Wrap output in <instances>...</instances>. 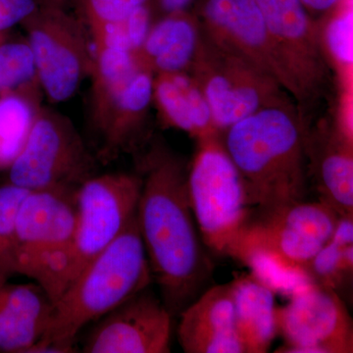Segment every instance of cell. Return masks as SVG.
Wrapping results in <instances>:
<instances>
[{
    "label": "cell",
    "mask_w": 353,
    "mask_h": 353,
    "mask_svg": "<svg viewBox=\"0 0 353 353\" xmlns=\"http://www.w3.org/2000/svg\"><path fill=\"white\" fill-rule=\"evenodd\" d=\"M143 180L139 174L90 176L76 192L77 221L65 254L54 301L136 215Z\"/></svg>",
    "instance_id": "8"
},
{
    "label": "cell",
    "mask_w": 353,
    "mask_h": 353,
    "mask_svg": "<svg viewBox=\"0 0 353 353\" xmlns=\"http://www.w3.org/2000/svg\"><path fill=\"white\" fill-rule=\"evenodd\" d=\"M307 124L296 104L273 106L239 121L221 134L257 212L304 201L308 171Z\"/></svg>",
    "instance_id": "2"
},
{
    "label": "cell",
    "mask_w": 353,
    "mask_h": 353,
    "mask_svg": "<svg viewBox=\"0 0 353 353\" xmlns=\"http://www.w3.org/2000/svg\"><path fill=\"white\" fill-rule=\"evenodd\" d=\"M201 36L196 14L188 10L164 15L137 53L139 64L153 73H179L189 69Z\"/></svg>",
    "instance_id": "20"
},
{
    "label": "cell",
    "mask_w": 353,
    "mask_h": 353,
    "mask_svg": "<svg viewBox=\"0 0 353 353\" xmlns=\"http://www.w3.org/2000/svg\"><path fill=\"white\" fill-rule=\"evenodd\" d=\"M196 15L208 38L259 67L284 88L256 0H201Z\"/></svg>",
    "instance_id": "15"
},
{
    "label": "cell",
    "mask_w": 353,
    "mask_h": 353,
    "mask_svg": "<svg viewBox=\"0 0 353 353\" xmlns=\"http://www.w3.org/2000/svg\"><path fill=\"white\" fill-rule=\"evenodd\" d=\"M323 43L339 72L352 65V1L341 2L334 11L319 22Z\"/></svg>",
    "instance_id": "26"
},
{
    "label": "cell",
    "mask_w": 353,
    "mask_h": 353,
    "mask_svg": "<svg viewBox=\"0 0 353 353\" xmlns=\"http://www.w3.org/2000/svg\"><path fill=\"white\" fill-rule=\"evenodd\" d=\"M229 285L245 353H266L278 334L274 290L253 273L236 276Z\"/></svg>",
    "instance_id": "19"
},
{
    "label": "cell",
    "mask_w": 353,
    "mask_h": 353,
    "mask_svg": "<svg viewBox=\"0 0 353 353\" xmlns=\"http://www.w3.org/2000/svg\"><path fill=\"white\" fill-rule=\"evenodd\" d=\"M280 353H352L353 324L347 303L334 290L305 282L289 303L276 307Z\"/></svg>",
    "instance_id": "12"
},
{
    "label": "cell",
    "mask_w": 353,
    "mask_h": 353,
    "mask_svg": "<svg viewBox=\"0 0 353 353\" xmlns=\"http://www.w3.org/2000/svg\"><path fill=\"white\" fill-rule=\"evenodd\" d=\"M345 0H301L308 13L312 15H328Z\"/></svg>",
    "instance_id": "31"
},
{
    "label": "cell",
    "mask_w": 353,
    "mask_h": 353,
    "mask_svg": "<svg viewBox=\"0 0 353 353\" xmlns=\"http://www.w3.org/2000/svg\"><path fill=\"white\" fill-rule=\"evenodd\" d=\"M29 192L10 183L0 187V284L16 274V215Z\"/></svg>",
    "instance_id": "25"
},
{
    "label": "cell",
    "mask_w": 353,
    "mask_h": 353,
    "mask_svg": "<svg viewBox=\"0 0 353 353\" xmlns=\"http://www.w3.org/2000/svg\"><path fill=\"white\" fill-rule=\"evenodd\" d=\"M38 6L37 0H0V34L27 19Z\"/></svg>",
    "instance_id": "30"
},
{
    "label": "cell",
    "mask_w": 353,
    "mask_h": 353,
    "mask_svg": "<svg viewBox=\"0 0 353 353\" xmlns=\"http://www.w3.org/2000/svg\"><path fill=\"white\" fill-rule=\"evenodd\" d=\"M137 214V213H136ZM152 271L134 215L53 303L48 329L32 352H75L77 336L150 287Z\"/></svg>",
    "instance_id": "3"
},
{
    "label": "cell",
    "mask_w": 353,
    "mask_h": 353,
    "mask_svg": "<svg viewBox=\"0 0 353 353\" xmlns=\"http://www.w3.org/2000/svg\"><path fill=\"white\" fill-rule=\"evenodd\" d=\"M70 1L71 0H37L39 6L61 9H65Z\"/></svg>",
    "instance_id": "33"
},
{
    "label": "cell",
    "mask_w": 353,
    "mask_h": 353,
    "mask_svg": "<svg viewBox=\"0 0 353 353\" xmlns=\"http://www.w3.org/2000/svg\"><path fill=\"white\" fill-rule=\"evenodd\" d=\"M153 99L165 124L196 139L220 134L201 88L188 72L157 73Z\"/></svg>",
    "instance_id": "21"
},
{
    "label": "cell",
    "mask_w": 353,
    "mask_h": 353,
    "mask_svg": "<svg viewBox=\"0 0 353 353\" xmlns=\"http://www.w3.org/2000/svg\"><path fill=\"white\" fill-rule=\"evenodd\" d=\"M53 303L41 285L0 284V353H29L43 339Z\"/></svg>",
    "instance_id": "17"
},
{
    "label": "cell",
    "mask_w": 353,
    "mask_h": 353,
    "mask_svg": "<svg viewBox=\"0 0 353 353\" xmlns=\"http://www.w3.org/2000/svg\"><path fill=\"white\" fill-rule=\"evenodd\" d=\"M122 24L132 50L137 54L152 27V3L132 9Z\"/></svg>",
    "instance_id": "29"
},
{
    "label": "cell",
    "mask_w": 353,
    "mask_h": 353,
    "mask_svg": "<svg viewBox=\"0 0 353 353\" xmlns=\"http://www.w3.org/2000/svg\"><path fill=\"white\" fill-rule=\"evenodd\" d=\"M173 316L148 289L97 320L83 341L85 353H169Z\"/></svg>",
    "instance_id": "13"
},
{
    "label": "cell",
    "mask_w": 353,
    "mask_h": 353,
    "mask_svg": "<svg viewBox=\"0 0 353 353\" xmlns=\"http://www.w3.org/2000/svg\"><path fill=\"white\" fill-rule=\"evenodd\" d=\"M21 24L27 32L39 85L51 101H68L92 66L94 50L82 23L65 9L38 6Z\"/></svg>",
    "instance_id": "11"
},
{
    "label": "cell",
    "mask_w": 353,
    "mask_h": 353,
    "mask_svg": "<svg viewBox=\"0 0 353 353\" xmlns=\"http://www.w3.org/2000/svg\"><path fill=\"white\" fill-rule=\"evenodd\" d=\"M150 2H154L157 8L164 15H167L178 11L188 10L192 0H150Z\"/></svg>",
    "instance_id": "32"
},
{
    "label": "cell",
    "mask_w": 353,
    "mask_h": 353,
    "mask_svg": "<svg viewBox=\"0 0 353 353\" xmlns=\"http://www.w3.org/2000/svg\"><path fill=\"white\" fill-rule=\"evenodd\" d=\"M77 3L90 32L122 22L119 0H77Z\"/></svg>",
    "instance_id": "28"
},
{
    "label": "cell",
    "mask_w": 353,
    "mask_h": 353,
    "mask_svg": "<svg viewBox=\"0 0 353 353\" xmlns=\"http://www.w3.org/2000/svg\"><path fill=\"white\" fill-rule=\"evenodd\" d=\"M340 218L321 201L252 211L230 257L250 267L274 290L280 278L306 282L304 266L331 240Z\"/></svg>",
    "instance_id": "4"
},
{
    "label": "cell",
    "mask_w": 353,
    "mask_h": 353,
    "mask_svg": "<svg viewBox=\"0 0 353 353\" xmlns=\"http://www.w3.org/2000/svg\"><path fill=\"white\" fill-rule=\"evenodd\" d=\"M187 72L205 97L220 134L262 109L296 104L275 79L201 31Z\"/></svg>",
    "instance_id": "7"
},
{
    "label": "cell",
    "mask_w": 353,
    "mask_h": 353,
    "mask_svg": "<svg viewBox=\"0 0 353 353\" xmlns=\"http://www.w3.org/2000/svg\"><path fill=\"white\" fill-rule=\"evenodd\" d=\"M139 171L137 222L152 280L174 318L204 292L214 265L192 215L182 158L155 143L139 159Z\"/></svg>",
    "instance_id": "1"
},
{
    "label": "cell",
    "mask_w": 353,
    "mask_h": 353,
    "mask_svg": "<svg viewBox=\"0 0 353 353\" xmlns=\"http://www.w3.org/2000/svg\"><path fill=\"white\" fill-rule=\"evenodd\" d=\"M2 39H3V38H2V34H0V41H1Z\"/></svg>",
    "instance_id": "34"
},
{
    "label": "cell",
    "mask_w": 353,
    "mask_h": 353,
    "mask_svg": "<svg viewBox=\"0 0 353 353\" xmlns=\"http://www.w3.org/2000/svg\"><path fill=\"white\" fill-rule=\"evenodd\" d=\"M178 340L187 353H245L229 284L204 290L180 315Z\"/></svg>",
    "instance_id": "16"
},
{
    "label": "cell",
    "mask_w": 353,
    "mask_h": 353,
    "mask_svg": "<svg viewBox=\"0 0 353 353\" xmlns=\"http://www.w3.org/2000/svg\"><path fill=\"white\" fill-rule=\"evenodd\" d=\"M187 185L204 246L218 256H231L253 210L221 134L197 139L196 152L188 167Z\"/></svg>",
    "instance_id": "6"
},
{
    "label": "cell",
    "mask_w": 353,
    "mask_h": 353,
    "mask_svg": "<svg viewBox=\"0 0 353 353\" xmlns=\"http://www.w3.org/2000/svg\"><path fill=\"white\" fill-rule=\"evenodd\" d=\"M94 158L71 121L39 108L24 146L9 167V183L27 190H77L92 175Z\"/></svg>",
    "instance_id": "10"
},
{
    "label": "cell",
    "mask_w": 353,
    "mask_h": 353,
    "mask_svg": "<svg viewBox=\"0 0 353 353\" xmlns=\"http://www.w3.org/2000/svg\"><path fill=\"white\" fill-rule=\"evenodd\" d=\"M92 76V122L101 131L114 104L134 74L143 68L136 53L124 48L94 44Z\"/></svg>",
    "instance_id": "22"
},
{
    "label": "cell",
    "mask_w": 353,
    "mask_h": 353,
    "mask_svg": "<svg viewBox=\"0 0 353 353\" xmlns=\"http://www.w3.org/2000/svg\"><path fill=\"white\" fill-rule=\"evenodd\" d=\"M153 75L150 69H139L114 104L97 132L102 159H112L123 152H136L145 145L146 120L153 101Z\"/></svg>",
    "instance_id": "18"
},
{
    "label": "cell",
    "mask_w": 353,
    "mask_h": 353,
    "mask_svg": "<svg viewBox=\"0 0 353 353\" xmlns=\"http://www.w3.org/2000/svg\"><path fill=\"white\" fill-rule=\"evenodd\" d=\"M306 282L334 290L347 301L353 279V217H341L331 240L303 269Z\"/></svg>",
    "instance_id": "23"
},
{
    "label": "cell",
    "mask_w": 353,
    "mask_h": 353,
    "mask_svg": "<svg viewBox=\"0 0 353 353\" xmlns=\"http://www.w3.org/2000/svg\"><path fill=\"white\" fill-rule=\"evenodd\" d=\"M32 85L0 94V170L12 165L39 112Z\"/></svg>",
    "instance_id": "24"
},
{
    "label": "cell",
    "mask_w": 353,
    "mask_h": 353,
    "mask_svg": "<svg viewBox=\"0 0 353 353\" xmlns=\"http://www.w3.org/2000/svg\"><path fill=\"white\" fill-rule=\"evenodd\" d=\"M77 190H31L16 215V274L27 276L54 301L77 221Z\"/></svg>",
    "instance_id": "9"
},
{
    "label": "cell",
    "mask_w": 353,
    "mask_h": 353,
    "mask_svg": "<svg viewBox=\"0 0 353 353\" xmlns=\"http://www.w3.org/2000/svg\"><path fill=\"white\" fill-rule=\"evenodd\" d=\"M336 110L316 118L306 129L308 179L319 201L340 217H353L352 130Z\"/></svg>",
    "instance_id": "14"
},
{
    "label": "cell",
    "mask_w": 353,
    "mask_h": 353,
    "mask_svg": "<svg viewBox=\"0 0 353 353\" xmlns=\"http://www.w3.org/2000/svg\"><path fill=\"white\" fill-rule=\"evenodd\" d=\"M282 74L283 85L310 124L334 108L340 74L323 43L321 26L301 0H256Z\"/></svg>",
    "instance_id": "5"
},
{
    "label": "cell",
    "mask_w": 353,
    "mask_h": 353,
    "mask_svg": "<svg viewBox=\"0 0 353 353\" xmlns=\"http://www.w3.org/2000/svg\"><path fill=\"white\" fill-rule=\"evenodd\" d=\"M34 82H38V78L29 43L2 39L0 41V94Z\"/></svg>",
    "instance_id": "27"
}]
</instances>
